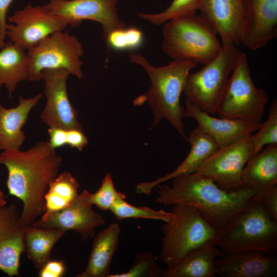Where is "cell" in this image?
<instances>
[{
    "mask_svg": "<svg viewBox=\"0 0 277 277\" xmlns=\"http://www.w3.org/2000/svg\"><path fill=\"white\" fill-rule=\"evenodd\" d=\"M29 61L27 51L9 41L0 49V89H7L9 97L15 93L17 85L28 80Z\"/></svg>",
    "mask_w": 277,
    "mask_h": 277,
    "instance_id": "cell-25",
    "label": "cell"
},
{
    "mask_svg": "<svg viewBox=\"0 0 277 277\" xmlns=\"http://www.w3.org/2000/svg\"><path fill=\"white\" fill-rule=\"evenodd\" d=\"M42 96L41 93L28 98L20 96L17 106L11 108L0 103V152L20 149L25 140L23 127Z\"/></svg>",
    "mask_w": 277,
    "mask_h": 277,
    "instance_id": "cell-21",
    "label": "cell"
},
{
    "mask_svg": "<svg viewBox=\"0 0 277 277\" xmlns=\"http://www.w3.org/2000/svg\"><path fill=\"white\" fill-rule=\"evenodd\" d=\"M6 37L26 50L37 45L52 34L64 30L67 24L49 11L45 5L28 4L8 18Z\"/></svg>",
    "mask_w": 277,
    "mask_h": 277,
    "instance_id": "cell-11",
    "label": "cell"
},
{
    "mask_svg": "<svg viewBox=\"0 0 277 277\" xmlns=\"http://www.w3.org/2000/svg\"><path fill=\"white\" fill-rule=\"evenodd\" d=\"M7 205L3 192L0 190V207Z\"/></svg>",
    "mask_w": 277,
    "mask_h": 277,
    "instance_id": "cell-39",
    "label": "cell"
},
{
    "mask_svg": "<svg viewBox=\"0 0 277 277\" xmlns=\"http://www.w3.org/2000/svg\"><path fill=\"white\" fill-rule=\"evenodd\" d=\"M49 143L54 149L67 145V130L58 127H49Z\"/></svg>",
    "mask_w": 277,
    "mask_h": 277,
    "instance_id": "cell-36",
    "label": "cell"
},
{
    "mask_svg": "<svg viewBox=\"0 0 277 277\" xmlns=\"http://www.w3.org/2000/svg\"><path fill=\"white\" fill-rule=\"evenodd\" d=\"M121 228L110 224L94 238L86 268L76 277H109L112 260L117 248Z\"/></svg>",
    "mask_w": 277,
    "mask_h": 277,
    "instance_id": "cell-24",
    "label": "cell"
},
{
    "mask_svg": "<svg viewBox=\"0 0 277 277\" xmlns=\"http://www.w3.org/2000/svg\"><path fill=\"white\" fill-rule=\"evenodd\" d=\"M69 75L63 69L47 70L42 73L46 102L39 117L49 127L82 130L77 110L68 95L67 82Z\"/></svg>",
    "mask_w": 277,
    "mask_h": 277,
    "instance_id": "cell-13",
    "label": "cell"
},
{
    "mask_svg": "<svg viewBox=\"0 0 277 277\" xmlns=\"http://www.w3.org/2000/svg\"><path fill=\"white\" fill-rule=\"evenodd\" d=\"M251 135L227 146L219 148L195 172L210 179L225 190L241 189L243 170L254 154Z\"/></svg>",
    "mask_w": 277,
    "mask_h": 277,
    "instance_id": "cell-10",
    "label": "cell"
},
{
    "mask_svg": "<svg viewBox=\"0 0 277 277\" xmlns=\"http://www.w3.org/2000/svg\"><path fill=\"white\" fill-rule=\"evenodd\" d=\"M129 60L141 66L151 81L149 90L137 97L134 104L141 106L148 102L154 115L153 126L165 118L187 141L182 121L185 110L180 104V98L188 74L198 63L193 61L173 60L167 65L156 67L139 53L131 55Z\"/></svg>",
    "mask_w": 277,
    "mask_h": 277,
    "instance_id": "cell-3",
    "label": "cell"
},
{
    "mask_svg": "<svg viewBox=\"0 0 277 277\" xmlns=\"http://www.w3.org/2000/svg\"><path fill=\"white\" fill-rule=\"evenodd\" d=\"M39 270V277H61L65 274L66 267L64 261L51 259Z\"/></svg>",
    "mask_w": 277,
    "mask_h": 277,
    "instance_id": "cell-35",
    "label": "cell"
},
{
    "mask_svg": "<svg viewBox=\"0 0 277 277\" xmlns=\"http://www.w3.org/2000/svg\"><path fill=\"white\" fill-rule=\"evenodd\" d=\"M171 186L159 184L155 203L194 208L217 231L223 228L250 202L254 193L246 188L226 191L210 179L194 172L173 178Z\"/></svg>",
    "mask_w": 277,
    "mask_h": 277,
    "instance_id": "cell-2",
    "label": "cell"
},
{
    "mask_svg": "<svg viewBox=\"0 0 277 277\" xmlns=\"http://www.w3.org/2000/svg\"><path fill=\"white\" fill-rule=\"evenodd\" d=\"M29 61L28 80H42L47 70L63 69L78 78L83 77L82 44L76 36L64 30L56 32L27 50Z\"/></svg>",
    "mask_w": 277,
    "mask_h": 277,
    "instance_id": "cell-9",
    "label": "cell"
},
{
    "mask_svg": "<svg viewBox=\"0 0 277 277\" xmlns=\"http://www.w3.org/2000/svg\"><path fill=\"white\" fill-rule=\"evenodd\" d=\"M254 154L261 151L265 145H277V102L271 105L267 120L261 124L255 134L251 135Z\"/></svg>",
    "mask_w": 277,
    "mask_h": 277,
    "instance_id": "cell-31",
    "label": "cell"
},
{
    "mask_svg": "<svg viewBox=\"0 0 277 277\" xmlns=\"http://www.w3.org/2000/svg\"><path fill=\"white\" fill-rule=\"evenodd\" d=\"M14 0H0V49L6 42V30L8 22L7 15L9 7Z\"/></svg>",
    "mask_w": 277,
    "mask_h": 277,
    "instance_id": "cell-38",
    "label": "cell"
},
{
    "mask_svg": "<svg viewBox=\"0 0 277 277\" xmlns=\"http://www.w3.org/2000/svg\"><path fill=\"white\" fill-rule=\"evenodd\" d=\"M203 0H173L163 11L158 13H138L141 19L154 25H160L177 17L189 16L196 13Z\"/></svg>",
    "mask_w": 277,
    "mask_h": 277,
    "instance_id": "cell-29",
    "label": "cell"
},
{
    "mask_svg": "<svg viewBox=\"0 0 277 277\" xmlns=\"http://www.w3.org/2000/svg\"><path fill=\"white\" fill-rule=\"evenodd\" d=\"M224 253L210 240L190 251L177 264L164 270L163 277H215V260Z\"/></svg>",
    "mask_w": 277,
    "mask_h": 277,
    "instance_id": "cell-23",
    "label": "cell"
},
{
    "mask_svg": "<svg viewBox=\"0 0 277 277\" xmlns=\"http://www.w3.org/2000/svg\"><path fill=\"white\" fill-rule=\"evenodd\" d=\"M277 185V145H268L253 154L241 175V187L259 194Z\"/></svg>",
    "mask_w": 277,
    "mask_h": 277,
    "instance_id": "cell-22",
    "label": "cell"
},
{
    "mask_svg": "<svg viewBox=\"0 0 277 277\" xmlns=\"http://www.w3.org/2000/svg\"><path fill=\"white\" fill-rule=\"evenodd\" d=\"M87 143V138L82 132V130L78 129L67 130V145L71 148H75L79 151H82Z\"/></svg>",
    "mask_w": 277,
    "mask_h": 277,
    "instance_id": "cell-37",
    "label": "cell"
},
{
    "mask_svg": "<svg viewBox=\"0 0 277 277\" xmlns=\"http://www.w3.org/2000/svg\"><path fill=\"white\" fill-rule=\"evenodd\" d=\"M185 117L195 120L197 128L211 137L219 148L235 143L259 130L262 123L242 119L217 118L185 102Z\"/></svg>",
    "mask_w": 277,
    "mask_h": 277,
    "instance_id": "cell-17",
    "label": "cell"
},
{
    "mask_svg": "<svg viewBox=\"0 0 277 277\" xmlns=\"http://www.w3.org/2000/svg\"><path fill=\"white\" fill-rule=\"evenodd\" d=\"M118 0H49L46 8L67 26H79L84 20L100 23L105 39L112 31L125 27L117 12Z\"/></svg>",
    "mask_w": 277,
    "mask_h": 277,
    "instance_id": "cell-12",
    "label": "cell"
},
{
    "mask_svg": "<svg viewBox=\"0 0 277 277\" xmlns=\"http://www.w3.org/2000/svg\"><path fill=\"white\" fill-rule=\"evenodd\" d=\"M114 217L121 221L126 219H146L169 222L172 217L171 211L154 210L147 206H136L120 199L116 201L110 210Z\"/></svg>",
    "mask_w": 277,
    "mask_h": 277,
    "instance_id": "cell-28",
    "label": "cell"
},
{
    "mask_svg": "<svg viewBox=\"0 0 277 277\" xmlns=\"http://www.w3.org/2000/svg\"><path fill=\"white\" fill-rule=\"evenodd\" d=\"M90 194L88 191L83 190L69 205L55 211L44 212L40 219L31 225L66 231L73 230L80 234L82 241L92 238L96 228L104 225L105 220L92 209Z\"/></svg>",
    "mask_w": 277,
    "mask_h": 277,
    "instance_id": "cell-14",
    "label": "cell"
},
{
    "mask_svg": "<svg viewBox=\"0 0 277 277\" xmlns=\"http://www.w3.org/2000/svg\"><path fill=\"white\" fill-rule=\"evenodd\" d=\"M215 266L223 277H272L277 274V256L256 251L224 253Z\"/></svg>",
    "mask_w": 277,
    "mask_h": 277,
    "instance_id": "cell-19",
    "label": "cell"
},
{
    "mask_svg": "<svg viewBox=\"0 0 277 277\" xmlns=\"http://www.w3.org/2000/svg\"><path fill=\"white\" fill-rule=\"evenodd\" d=\"M242 51L232 44H222L219 54L199 71L189 73L183 92L187 102L210 115L217 108L230 74Z\"/></svg>",
    "mask_w": 277,
    "mask_h": 277,
    "instance_id": "cell-7",
    "label": "cell"
},
{
    "mask_svg": "<svg viewBox=\"0 0 277 277\" xmlns=\"http://www.w3.org/2000/svg\"><path fill=\"white\" fill-rule=\"evenodd\" d=\"M163 24L162 49L173 60L205 65L221 49L217 33L201 14L173 18Z\"/></svg>",
    "mask_w": 277,
    "mask_h": 277,
    "instance_id": "cell-5",
    "label": "cell"
},
{
    "mask_svg": "<svg viewBox=\"0 0 277 277\" xmlns=\"http://www.w3.org/2000/svg\"><path fill=\"white\" fill-rule=\"evenodd\" d=\"M79 184L69 172L58 174L49 184L45 195V212L55 211L74 202L79 194Z\"/></svg>",
    "mask_w": 277,
    "mask_h": 277,
    "instance_id": "cell-27",
    "label": "cell"
},
{
    "mask_svg": "<svg viewBox=\"0 0 277 277\" xmlns=\"http://www.w3.org/2000/svg\"><path fill=\"white\" fill-rule=\"evenodd\" d=\"M172 217L162 227L161 261L170 269L190 251L209 240L217 230L209 225L194 208L172 206Z\"/></svg>",
    "mask_w": 277,
    "mask_h": 277,
    "instance_id": "cell-6",
    "label": "cell"
},
{
    "mask_svg": "<svg viewBox=\"0 0 277 277\" xmlns=\"http://www.w3.org/2000/svg\"><path fill=\"white\" fill-rule=\"evenodd\" d=\"M105 40L108 48L117 50L134 49L143 43V35L135 27H125L112 31Z\"/></svg>",
    "mask_w": 277,
    "mask_h": 277,
    "instance_id": "cell-32",
    "label": "cell"
},
{
    "mask_svg": "<svg viewBox=\"0 0 277 277\" xmlns=\"http://www.w3.org/2000/svg\"><path fill=\"white\" fill-rule=\"evenodd\" d=\"M28 226L22 222L14 204L0 207V270L9 277L19 276L20 258L24 253Z\"/></svg>",
    "mask_w": 277,
    "mask_h": 277,
    "instance_id": "cell-16",
    "label": "cell"
},
{
    "mask_svg": "<svg viewBox=\"0 0 277 277\" xmlns=\"http://www.w3.org/2000/svg\"><path fill=\"white\" fill-rule=\"evenodd\" d=\"M267 214L277 222V185L274 186L262 193L254 195Z\"/></svg>",
    "mask_w": 277,
    "mask_h": 277,
    "instance_id": "cell-34",
    "label": "cell"
},
{
    "mask_svg": "<svg viewBox=\"0 0 277 277\" xmlns=\"http://www.w3.org/2000/svg\"><path fill=\"white\" fill-rule=\"evenodd\" d=\"M164 270L150 251L136 254L133 263L126 271L110 274L109 277H163Z\"/></svg>",
    "mask_w": 277,
    "mask_h": 277,
    "instance_id": "cell-30",
    "label": "cell"
},
{
    "mask_svg": "<svg viewBox=\"0 0 277 277\" xmlns=\"http://www.w3.org/2000/svg\"><path fill=\"white\" fill-rule=\"evenodd\" d=\"M214 242L224 253L256 251L276 255L277 222L254 195L245 208L217 231Z\"/></svg>",
    "mask_w": 277,
    "mask_h": 277,
    "instance_id": "cell-4",
    "label": "cell"
},
{
    "mask_svg": "<svg viewBox=\"0 0 277 277\" xmlns=\"http://www.w3.org/2000/svg\"><path fill=\"white\" fill-rule=\"evenodd\" d=\"M63 159L49 142L40 141L26 150L0 152V164L8 170L7 187L10 195L23 203L21 219L30 226L46 210L45 195L58 175Z\"/></svg>",
    "mask_w": 277,
    "mask_h": 277,
    "instance_id": "cell-1",
    "label": "cell"
},
{
    "mask_svg": "<svg viewBox=\"0 0 277 277\" xmlns=\"http://www.w3.org/2000/svg\"><path fill=\"white\" fill-rule=\"evenodd\" d=\"M90 201L92 205L99 209L110 210L113 204L120 199H126V195L116 190L112 176L107 173L102 182L100 188L94 193H90Z\"/></svg>",
    "mask_w": 277,
    "mask_h": 277,
    "instance_id": "cell-33",
    "label": "cell"
},
{
    "mask_svg": "<svg viewBox=\"0 0 277 277\" xmlns=\"http://www.w3.org/2000/svg\"><path fill=\"white\" fill-rule=\"evenodd\" d=\"M246 21L242 44L252 51L277 36V0H245Z\"/></svg>",
    "mask_w": 277,
    "mask_h": 277,
    "instance_id": "cell-18",
    "label": "cell"
},
{
    "mask_svg": "<svg viewBox=\"0 0 277 277\" xmlns=\"http://www.w3.org/2000/svg\"><path fill=\"white\" fill-rule=\"evenodd\" d=\"M199 11L219 35L222 44H242L245 0H203Z\"/></svg>",
    "mask_w": 277,
    "mask_h": 277,
    "instance_id": "cell-15",
    "label": "cell"
},
{
    "mask_svg": "<svg viewBox=\"0 0 277 277\" xmlns=\"http://www.w3.org/2000/svg\"><path fill=\"white\" fill-rule=\"evenodd\" d=\"M268 101L266 91L254 85L247 56L242 52L228 78L216 113L220 117L261 123Z\"/></svg>",
    "mask_w": 277,
    "mask_h": 277,
    "instance_id": "cell-8",
    "label": "cell"
},
{
    "mask_svg": "<svg viewBox=\"0 0 277 277\" xmlns=\"http://www.w3.org/2000/svg\"><path fill=\"white\" fill-rule=\"evenodd\" d=\"M187 141L190 144V150L181 164L172 172L155 181L137 184L135 189L137 193L149 195L156 185L179 175L195 172L201 164L219 148L211 137L197 127L189 133Z\"/></svg>",
    "mask_w": 277,
    "mask_h": 277,
    "instance_id": "cell-20",
    "label": "cell"
},
{
    "mask_svg": "<svg viewBox=\"0 0 277 277\" xmlns=\"http://www.w3.org/2000/svg\"><path fill=\"white\" fill-rule=\"evenodd\" d=\"M66 232L57 228L28 227L25 235L24 252L36 268L40 269L51 260L54 245Z\"/></svg>",
    "mask_w": 277,
    "mask_h": 277,
    "instance_id": "cell-26",
    "label": "cell"
}]
</instances>
